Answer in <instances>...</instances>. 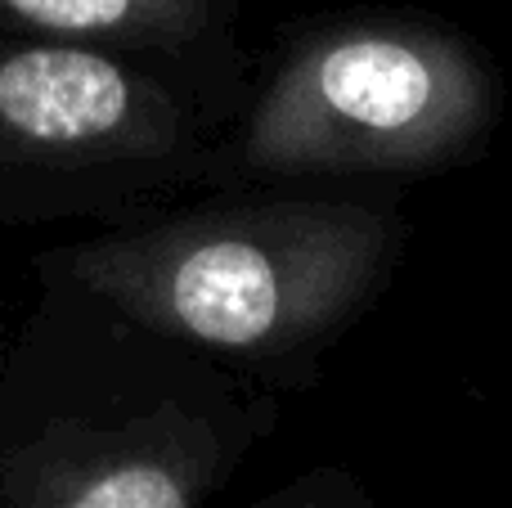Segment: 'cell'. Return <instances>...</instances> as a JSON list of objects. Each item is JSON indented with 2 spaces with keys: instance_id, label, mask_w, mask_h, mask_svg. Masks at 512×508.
I'll return each instance as SVG.
<instances>
[{
  "instance_id": "obj_1",
  "label": "cell",
  "mask_w": 512,
  "mask_h": 508,
  "mask_svg": "<svg viewBox=\"0 0 512 508\" xmlns=\"http://www.w3.org/2000/svg\"><path fill=\"white\" fill-rule=\"evenodd\" d=\"M41 284L0 360V508H207L274 432L270 392L86 288Z\"/></svg>"
},
{
  "instance_id": "obj_2",
  "label": "cell",
  "mask_w": 512,
  "mask_h": 508,
  "mask_svg": "<svg viewBox=\"0 0 512 508\" xmlns=\"http://www.w3.org/2000/svg\"><path fill=\"white\" fill-rule=\"evenodd\" d=\"M405 221L355 198H261L144 216L36 257L176 342L283 374L315 365L387 288Z\"/></svg>"
},
{
  "instance_id": "obj_3",
  "label": "cell",
  "mask_w": 512,
  "mask_h": 508,
  "mask_svg": "<svg viewBox=\"0 0 512 508\" xmlns=\"http://www.w3.org/2000/svg\"><path fill=\"white\" fill-rule=\"evenodd\" d=\"M495 113L477 45L414 18H360L279 63L234 158L252 176H409L477 153Z\"/></svg>"
},
{
  "instance_id": "obj_4",
  "label": "cell",
  "mask_w": 512,
  "mask_h": 508,
  "mask_svg": "<svg viewBox=\"0 0 512 508\" xmlns=\"http://www.w3.org/2000/svg\"><path fill=\"white\" fill-rule=\"evenodd\" d=\"M207 171L189 108L117 50L0 32V225L135 212Z\"/></svg>"
},
{
  "instance_id": "obj_5",
  "label": "cell",
  "mask_w": 512,
  "mask_h": 508,
  "mask_svg": "<svg viewBox=\"0 0 512 508\" xmlns=\"http://www.w3.org/2000/svg\"><path fill=\"white\" fill-rule=\"evenodd\" d=\"M0 23L104 50H185L212 36L216 0H0Z\"/></svg>"
},
{
  "instance_id": "obj_6",
  "label": "cell",
  "mask_w": 512,
  "mask_h": 508,
  "mask_svg": "<svg viewBox=\"0 0 512 508\" xmlns=\"http://www.w3.org/2000/svg\"><path fill=\"white\" fill-rule=\"evenodd\" d=\"M248 508H373V504L355 473H346V468H310L297 482H283L279 491H270L265 500Z\"/></svg>"
}]
</instances>
